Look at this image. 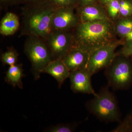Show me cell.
<instances>
[{
  "instance_id": "1",
  "label": "cell",
  "mask_w": 132,
  "mask_h": 132,
  "mask_svg": "<svg viewBox=\"0 0 132 132\" xmlns=\"http://www.w3.org/2000/svg\"><path fill=\"white\" fill-rule=\"evenodd\" d=\"M72 31L75 47L90 53L103 47L121 44L117 39L114 22L111 20L80 22Z\"/></svg>"
},
{
  "instance_id": "2",
  "label": "cell",
  "mask_w": 132,
  "mask_h": 132,
  "mask_svg": "<svg viewBox=\"0 0 132 132\" xmlns=\"http://www.w3.org/2000/svg\"><path fill=\"white\" fill-rule=\"evenodd\" d=\"M57 9L49 0L23 5L20 36H36L45 39L52 31V18Z\"/></svg>"
},
{
  "instance_id": "3",
  "label": "cell",
  "mask_w": 132,
  "mask_h": 132,
  "mask_svg": "<svg viewBox=\"0 0 132 132\" xmlns=\"http://www.w3.org/2000/svg\"><path fill=\"white\" fill-rule=\"evenodd\" d=\"M88 110L102 121L118 122L121 121V113L115 95L108 87H103L93 98L86 104Z\"/></svg>"
},
{
  "instance_id": "4",
  "label": "cell",
  "mask_w": 132,
  "mask_h": 132,
  "mask_svg": "<svg viewBox=\"0 0 132 132\" xmlns=\"http://www.w3.org/2000/svg\"><path fill=\"white\" fill-rule=\"evenodd\" d=\"M24 51L31 62L35 79L38 80L44 69L53 60L49 48L42 38L28 36L25 42Z\"/></svg>"
},
{
  "instance_id": "5",
  "label": "cell",
  "mask_w": 132,
  "mask_h": 132,
  "mask_svg": "<svg viewBox=\"0 0 132 132\" xmlns=\"http://www.w3.org/2000/svg\"><path fill=\"white\" fill-rule=\"evenodd\" d=\"M129 57L116 54L106 68L105 75L109 85L115 90H123L132 83V63Z\"/></svg>"
},
{
  "instance_id": "6",
  "label": "cell",
  "mask_w": 132,
  "mask_h": 132,
  "mask_svg": "<svg viewBox=\"0 0 132 132\" xmlns=\"http://www.w3.org/2000/svg\"><path fill=\"white\" fill-rule=\"evenodd\" d=\"M53 60L62 59L75 47L72 31H52L45 39Z\"/></svg>"
},
{
  "instance_id": "7",
  "label": "cell",
  "mask_w": 132,
  "mask_h": 132,
  "mask_svg": "<svg viewBox=\"0 0 132 132\" xmlns=\"http://www.w3.org/2000/svg\"><path fill=\"white\" fill-rule=\"evenodd\" d=\"M119 44L108 45L98 48L91 53L86 69L92 75L108 67L113 60L115 50Z\"/></svg>"
},
{
  "instance_id": "8",
  "label": "cell",
  "mask_w": 132,
  "mask_h": 132,
  "mask_svg": "<svg viewBox=\"0 0 132 132\" xmlns=\"http://www.w3.org/2000/svg\"><path fill=\"white\" fill-rule=\"evenodd\" d=\"M75 9L62 7L55 10L52 18V31H72L80 22Z\"/></svg>"
},
{
  "instance_id": "9",
  "label": "cell",
  "mask_w": 132,
  "mask_h": 132,
  "mask_svg": "<svg viewBox=\"0 0 132 132\" xmlns=\"http://www.w3.org/2000/svg\"><path fill=\"white\" fill-rule=\"evenodd\" d=\"M92 75L86 69L70 72L69 79L71 90L75 93L92 94H97L91 82Z\"/></svg>"
},
{
  "instance_id": "10",
  "label": "cell",
  "mask_w": 132,
  "mask_h": 132,
  "mask_svg": "<svg viewBox=\"0 0 132 132\" xmlns=\"http://www.w3.org/2000/svg\"><path fill=\"white\" fill-rule=\"evenodd\" d=\"M75 10L81 23L111 20L105 7L101 4L86 6L79 5Z\"/></svg>"
},
{
  "instance_id": "11",
  "label": "cell",
  "mask_w": 132,
  "mask_h": 132,
  "mask_svg": "<svg viewBox=\"0 0 132 132\" xmlns=\"http://www.w3.org/2000/svg\"><path fill=\"white\" fill-rule=\"evenodd\" d=\"M90 53L77 48H73L62 60L70 72L86 69Z\"/></svg>"
},
{
  "instance_id": "12",
  "label": "cell",
  "mask_w": 132,
  "mask_h": 132,
  "mask_svg": "<svg viewBox=\"0 0 132 132\" xmlns=\"http://www.w3.org/2000/svg\"><path fill=\"white\" fill-rule=\"evenodd\" d=\"M43 73L50 75L59 83V87L66 79L69 78L70 71L62 59L53 60L44 69Z\"/></svg>"
},
{
  "instance_id": "13",
  "label": "cell",
  "mask_w": 132,
  "mask_h": 132,
  "mask_svg": "<svg viewBox=\"0 0 132 132\" xmlns=\"http://www.w3.org/2000/svg\"><path fill=\"white\" fill-rule=\"evenodd\" d=\"M18 16L14 13L8 12L3 17L0 24V34L5 36L14 34L20 27Z\"/></svg>"
},
{
  "instance_id": "14",
  "label": "cell",
  "mask_w": 132,
  "mask_h": 132,
  "mask_svg": "<svg viewBox=\"0 0 132 132\" xmlns=\"http://www.w3.org/2000/svg\"><path fill=\"white\" fill-rule=\"evenodd\" d=\"M24 76L22 64H14L10 66L6 73L5 80L14 87L22 89L23 83L22 80Z\"/></svg>"
},
{
  "instance_id": "15",
  "label": "cell",
  "mask_w": 132,
  "mask_h": 132,
  "mask_svg": "<svg viewBox=\"0 0 132 132\" xmlns=\"http://www.w3.org/2000/svg\"><path fill=\"white\" fill-rule=\"evenodd\" d=\"M114 30L116 35L121 39L132 31V18H119L114 22Z\"/></svg>"
},
{
  "instance_id": "16",
  "label": "cell",
  "mask_w": 132,
  "mask_h": 132,
  "mask_svg": "<svg viewBox=\"0 0 132 132\" xmlns=\"http://www.w3.org/2000/svg\"><path fill=\"white\" fill-rule=\"evenodd\" d=\"M109 19L114 22L120 16V0H113L104 6Z\"/></svg>"
},
{
  "instance_id": "17",
  "label": "cell",
  "mask_w": 132,
  "mask_h": 132,
  "mask_svg": "<svg viewBox=\"0 0 132 132\" xmlns=\"http://www.w3.org/2000/svg\"><path fill=\"white\" fill-rule=\"evenodd\" d=\"M19 54L16 50L13 48H10L6 52L2 54L1 61L4 65H12L16 64Z\"/></svg>"
},
{
  "instance_id": "18",
  "label": "cell",
  "mask_w": 132,
  "mask_h": 132,
  "mask_svg": "<svg viewBox=\"0 0 132 132\" xmlns=\"http://www.w3.org/2000/svg\"><path fill=\"white\" fill-rule=\"evenodd\" d=\"M111 132H132V114H128Z\"/></svg>"
},
{
  "instance_id": "19",
  "label": "cell",
  "mask_w": 132,
  "mask_h": 132,
  "mask_svg": "<svg viewBox=\"0 0 132 132\" xmlns=\"http://www.w3.org/2000/svg\"><path fill=\"white\" fill-rule=\"evenodd\" d=\"M120 18H128L132 16V0H120Z\"/></svg>"
},
{
  "instance_id": "20",
  "label": "cell",
  "mask_w": 132,
  "mask_h": 132,
  "mask_svg": "<svg viewBox=\"0 0 132 132\" xmlns=\"http://www.w3.org/2000/svg\"><path fill=\"white\" fill-rule=\"evenodd\" d=\"M57 8L71 7L76 8L79 5L78 0H49Z\"/></svg>"
},
{
  "instance_id": "21",
  "label": "cell",
  "mask_w": 132,
  "mask_h": 132,
  "mask_svg": "<svg viewBox=\"0 0 132 132\" xmlns=\"http://www.w3.org/2000/svg\"><path fill=\"white\" fill-rule=\"evenodd\" d=\"M75 126L69 124H60L52 127L47 131L51 132H72L75 130Z\"/></svg>"
},
{
  "instance_id": "22",
  "label": "cell",
  "mask_w": 132,
  "mask_h": 132,
  "mask_svg": "<svg viewBox=\"0 0 132 132\" xmlns=\"http://www.w3.org/2000/svg\"><path fill=\"white\" fill-rule=\"evenodd\" d=\"M119 54L125 57H130L132 55V41L124 43Z\"/></svg>"
},
{
  "instance_id": "23",
  "label": "cell",
  "mask_w": 132,
  "mask_h": 132,
  "mask_svg": "<svg viewBox=\"0 0 132 132\" xmlns=\"http://www.w3.org/2000/svg\"><path fill=\"white\" fill-rule=\"evenodd\" d=\"M47 0H17V4L23 5H33L45 1Z\"/></svg>"
},
{
  "instance_id": "24",
  "label": "cell",
  "mask_w": 132,
  "mask_h": 132,
  "mask_svg": "<svg viewBox=\"0 0 132 132\" xmlns=\"http://www.w3.org/2000/svg\"><path fill=\"white\" fill-rule=\"evenodd\" d=\"M79 6H86L88 5L100 4L99 0H78Z\"/></svg>"
},
{
  "instance_id": "25",
  "label": "cell",
  "mask_w": 132,
  "mask_h": 132,
  "mask_svg": "<svg viewBox=\"0 0 132 132\" xmlns=\"http://www.w3.org/2000/svg\"><path fill=\"white\" fill-rule=\"evenodd\" d=\"M0 3L2 7H7L17 4V0H0Z\"/></svg>"
},
{
  "instance_id": "26",
  "label": "cell",
  "mask_w": 132,
  "mask_h": 132,
  "mask_svg": "<svg viewBox=\"0 0 132 132\" xmlns=\"http://www.w3.org/2000/svg\"><path fill=\"white\" fill-rule=\"evenodd\" d=\"M122 39L123 40V44L125 42L132 41V31L125 35Z\"/></svg>"
},
{
  "instance_id": "27",
  "label": "cell",
  "mask_w": 132,
  "mask_h": 132,
  "mask_svg": "<svg viewBox=\"0 0 132 132\" xmlns=\"http://www.w3.org/2000/svg\"><path fill=\"white\" fill-rule=\"evenodd\" d=\"M112 1L113 0H99V1L100 3L104 7Z\"/></svg>"
},
{
  "instance_id": "28",
  "label": "cell",
  "mask_w": 132,
  "mask_h": 132,
  "mask_svg": "<svg viewBox=\"0 0 132 132\" xmlns=\"http://www.w3.org/2000/svg\"><path fill=\"white\" fill-rule=\"evenodd\" d=\"M130 57H131V62L132 63V55H131V56H130Z\"/></svg>"
}]
</instances>
